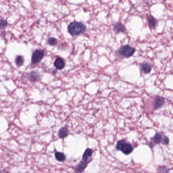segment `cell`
<instances>
[{
  "label": "cell",
  "mask_w": 173,
  "mask_h": 173,
  "mask_svg": "<svg viewBox=\"0 0 173 173\" xmlns=\"http://www.w3.org/2000/svg\"><path fill=\"white\" fill-rule=\"evenodd\" d=\"M162 143L164 145H168L169 143V139L167 136H164L162 139Z\"/></svg>",
  "instance_id": "19"
},
{
  "label": "cell",
  "mask_w": 173,
  "mask_h": 173,
  "mask_svg": "<svg viewBox=\"0 0 173 173\" xmlns=\"http://www.w3.org/2000/svg\"><path fill=\"white\" fill-rule=\"evenodd\" d=\"M159 170H160V172H162V173H168V171H169L168 168H167L165 166L159 167Z\"/></svg>",
  "instance_id": "20"
},
{
  "label": "cell",
  "mask_w": 173,
  "mask_h": 173,
  "mask_svg": "<svg viewBox=\"0 0 173 173\" xmlns=\"http://www.w3.org/2000/svg\"><path fill=\"white\" fill-rule=\"evenodd\" d=\"M88 164L87 162L81 160V162L76 166L75 171L76 173H82L86 168Z\"/></svg>",
  "instance_id": "10"
},
{
  "label": "cell",
  "mask_w": 173,
  "mask_h": 173,
  "mask_svg": "<svg viewBox=\"0 0 173 173\" xmlns=\"http://www.w3.org/2000/svg\"><path fill=\"white\" fill-rule=\"evenodd\" d=\"M162 136L159 133H156L154 137L151 139L150 143L149 146L151 147H154L156 145H159L162 142Z\"/></svg>",
  "instance_id": "6"
},
{
  "label": "cell",
  "mask_w": 173,
  "mask_h": 173,
  "mask_svg": "<svg viewBox=\"0 0 173 173\" xmlns=\"http://www.w3.org/2000/svg\"><path fill=\"white\" fill-rule=\"evenodd\" d=\"M8 26V23L6 20L0 19V29H4Z\"/></svg>",
  "instance_id": "18"
},
{
  "label": "cell",
  "mask_w": 173,
  "mask_h": 173,
  "mask_svg": "<svg viewBox=\"0 0 173 173\" xmlns=\"http://www.w3.org/2000/svg\"><path fill=\"white\" fill-rule=\"evenodd\" d=\"M165 103V100L163 97L160 96H156L153 102L154 110H158L164 106Z\"/></svg>",
  "instance_id": "5"
},
{
  "label": "cell",
  "mask_w": 173,
  "mask_h": 173,
  "mask_svg": "<svg viewBox=\"0 0 173 173\" xmlns=\"http://www.w3.org/2000/svg\"><path fill=\"white\" fill-rule=\"evenodd\" d=\"M114 30L116 32L118 33H124L125 31V29L124 26L123 24L118 23L114 26Z\"/></svg>",
  "instance_id": "15"
},
{
  "label": "cell",
  "mask_w": 173,
  "mask_h": 173,
  "mask_svg": "<svg viewBox=\"0 0 173 173\" xmlns=\"http://www.w3.org/2000/svg\"><path fill=\"white\" fill-rule=\"evenodd\" d=\"M93 153V151L90 148H87L86 149L85 152H84L83 156H82V161L87 162V164H89L91 162L92 159V155Z\"/></svg>",
  "instance_id": "7"
},
{
  "label": "cell",
  "mask_w": 173,
  "mask_h": 173,
  "mask_svg": "<svg viewBox=\"0 0 173 173\" xmlns=\"http://www.w3.org/2000/svg\"><path fill=\"white\" fill-rule=\"evenodd\" d=\"M141 69L145 74H148L152 70V67L148 63H143L141 65Z\"/></svg>",
  "instance_id": "13"
},
{
  "label": "cell",
  "mask_w": 173,
  "mask_h": 173,
  "mask_svg": "<svg viewBox=\"0 0 173 173\" xmlns=\"http://www.w3.org/2000/svg\"><path fill=\"white\" fill-rule=\"evenodd\" d=\"M15 62L16 64V66L19 67L23 66L24 62V58L21 55H17L16 56L15 59Z\"/></svg>",
  "instance_id": "16"
},
{
  "label": "cell",
  "mask_w": 173,
  "mask_h": 173,
  "mask_svg": "<svg viewBox=\"0 0 173 173\" xmlns=\"http://www.w3.org/2000/svg\"><path fill=\"white\" fill-rule=\"evenodd\" d=\"M55 157L59 162H64L66 159V156L63 152H57L55 153Z\"/></svg>",
  "instance_id": "14"
},
{
  "label": "cell",
  "mask_w": 173,
  "mask_h": 173,
  "mask_svg": "<svg viewBox=\"0 0 173 173\" xmlns=\"http://www.w3.org/2000/svg\"><path fill=\"white\" fill-rule=\"evenodd\" d=\"M135 49L129 45H124L121 47L118 50V52L122 56L125 58H130L135 52Z\"/></svg>",
  "instance_id": "3"
},
{
  "label": "cell",
  "mask_w": 173,
  "mask_h": 173,
  "mask_svg": "<svg viewBox=\"0 0 173 173\" xmlns=\"http://www.w3.org/2000/svg\"><path fill=\"white\" fill-rule=\"evenodd\" d=\"M66 63L64 59L61 57H58L54 63V66L56 69L61 70L64 68Z\"/></svg>",
  "instance_id": "8"
},
{
  "label": "cell",
  "mask_w": 173,
  "mask_h": 173,
  "mask_svg": "<svg viewBox=\"0 0 173 173\" xmlns=\"http://www.w3.org/2000/svg\"><path fill=\"white\" fill-rule=\"evenodd\" d=\"M86 29V26L81 22L73 21L68 27L69 33L72 36H78L83 34Z\"/></svg>",
  "instance_id": "1"
},
{
  "label": "cell",
  "mask_w": 173,
  "mask_h": 173,
  "mask_svg": "<svg viewBox=\"0 0 173 173\" xmlns=\"http://www.w3.org/2000/svg\"><path fill=\"white\" fill-rule=\"evenodd\" d=\"M69 132L68 128L66 126L62 127L60 130L58 131V135L59 138L61 139H64L66 137H67L69 135Z\"/></svg>",
  "instance_id": "11"
},
{
  "label": "cell",
  "mask_w": 173,
  "mask_h": 173,
  "mask_svg": "<svg viewBox=\"0 0 173 173\" xmlns=\"http://www.w3.org/2000/svg\"><path fill=\"white\" fill-rule=\"evenodd\" d=\"M58 40L56 38H53V37H52V38H50L48 39V44L50 45V46H56L57 45V44H58Z\"/></svg>",
  "instance_id": "17"
},
{
  "label": "cell",
  "mask_w": 173,
  "mask_h": 173,
  "mask_svg": "<svg viewBox=\"0 0 173 173\" xmlns=\"http://www.w3.org/2000/svg\"><path fill=\"white\" fill-rule=\"evenodd\" d=\"M147 18L149 27H150L151 29H156V27L157 26L156 20L151 15H147Z\"/></svg>",
  "instance_id": "12"
},
{
  "label": "cell",
  "mask_w": 173,
  "mask_h": 173,
  "mask_svg": "<svg viewBox=\"0 0 173 173\" xmlns=\"http://www.w3.org/2000/svg\"><path fill=\"white\" fill-rule=\"evenodd\" d=\"M117 150L121 151L125 155H129L134 150V147L130 143L127 142L125 140L122 139L117 142L116 146Z\"/></svg>",
  "instance_id": "2"
},
{
  "label": "cell",
  "mask_w": 173,
  "mask_h": 173,
  "mask_svg": "<svg viewBox=\"0 0 173 173\" xmlns=\"http://www.w3.org/2000/svg\"><path fill=\"white\" fill-rule=\"evenodd\" d=\"M45 53L43 50L36 49L33 52L31 58L32 64H36L40 63L43 58Z\"/></svg>",
  "instance_id": "4"
},
{
  "label": "cell",
  "mask_w": 173,
  "mask_h": 173,
  "mask_svg": "<svg viewBox=\"0 0 173 173\" xmlns=\"http://www.w3.org/2000/svg\"><path fill=\"white\" fill-rule=\"evenodd\" d=\"M41 76L36 71H32L29 74V78L31 82H37L41 79Z\"/></svg>",
  "instance_id": "9"
}]
</instances>
